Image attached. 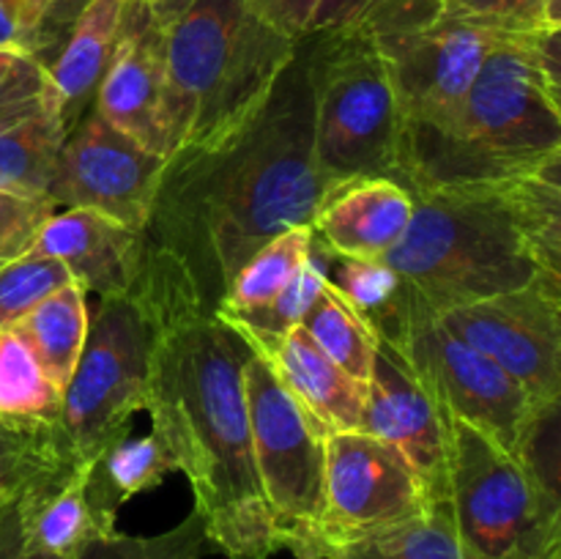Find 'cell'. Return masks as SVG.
Segmentation results:
<instances>
[{
    "label": "cell",
    "instance_id": "cell-1",
    "mask_svg": "<svg viewBox=\"0 0 561 559\" xmlns=\"http://www.w3.org/2000/svg\"><path fill=\"white\" fill-rule=\"evenodd\" d=\"M332 190L312 151V88L305 38L266 104L211 148L164 159L146 244L175 258L208 310L268 239L312 225Z\"/></svg>",
    "mask_w": 561,
    "mask_h": 559
},
{
    "label": "cell",
    "instance_id": "cell-2",
    "mask_svg": "<svg viewBox=\"0 0 561 559\" xmlns=\"http://www.w3.org/2000/svg\"><path fill=\"white\" fill-rule=\"evenodd\" d=\"M146 261L162 312L146 406L153 433L190 480L208 546L268 559L279 546L252 460L241 378L250 343L203 305L175 258L146 244Z\"/></svg>",
    "mask_w": 561,
    "mask_h": 559
},
{
    "label": "cell",
    "instance_id": "cell-3",
    "mask_svg": "<svg viewBox=\"0 0 561 559\" xmlns=\"http://www.w3.org/2000/svg\"><path fill=\"white\" fill-rule=\"evenodd\" d=\"M559 170L414 190V217L383 261L436 316L513 290H561Z\"/></svg>",
    "mask_w": 561,
    "mask_h": 559
},
{
    "label": "cell",
    "instance_id": "cell-4",
    "mask_svg": "<svg viewBox=\"0 0 561 559\" xmlns=\"http://www.w3.org/2000/svg\"><path fill=\"white\" fill-rule=\"evenodd\" d=\"M561 168L559 31L507 36L485 55L453 124L403 148L409 192Z\"/></svg>",
    "mask_w": 561,
    "mask_h": 559
},
{
    "label": "cell",
    "instance_id": "cell-5",
    "mask_svg": "<svg viewBox=\"0 0 561 559\" xmlns=\"http://www.w3.org/2000/svg\"><path fill=\"white\" fill-rule=\"evenodd\" d=\"M296 47L247 0H192L164 22V159L241 129L266 104Z\"/></svg>",
    "mask_w": 561,
    "mask_h": 559
},
{
    "label": "cell",
    "instance_id": "cell-6",
    "mask_svg": "<svg viewBox=\"0 0 561 559\" xmlns=\"http://www.w3.org/2000/svg\"><path fill=\"white\" fill-rule=\"evenodd\" d=\"M312 88V151L329 186L356 179L400 184V113L389 69L362 27L305 36Z\"/></svg>",
    "mask_w": 561,
    "mask_h": 559
},
{
    "label": "cell",
    "instance_id": "cell-7",
    "mask_svg": "<svg viewBox=\"0 0 561 559\" xmlns=\"http://www.w3.org/2000/svg\"><path fill=\"white\" fill-rule=\"evenodd\" d=\"M449 513L463 559H561L557 482L485 433L449 420Z\"/></svg>",
    "mask_w": 561,
    "mask_h": 559
},
{
    "label": "cell",
    "instance_id": "cell-8",
    "mask_svg": "<svg viewBox=\"0 0 561 559\" xmlns=\"http://www.w3.org/2000/svg\"><path fill=\"white\" fill-rule=\"evenodd\" d=\"M162 312L148 261L124 296L99 299L88 316L80 362L64 389L60 433L77 460L96 455L126 436L131 414L146 411L153 345Z\"/></svg>",
    "mask_w": 561,
    "mask_h": 559
},
{
    "label": "cell",
    "instance_id": "cell-9",
    "mask_svg": "<svg viewBox=\"0 0 561 559\" xmlns=\"http://www.w3.org/2000/svg\"><path fill=\"white\" fill-rule=\"evenodd\" d=\"M241 378L252 460L279 551H290L296 559H318L327 433L307 417L261 351L252 349Z\"/></svg>",
    "mask_w": 561,
    "mask_h": 559
},
{
    "label": "cell",
    "instance_id": "cell-10",
    "mask_svg": "<svg viewBox=\"0 0 561 559\" xmlns=\"http://www.w3.org/2000/svg\"><path fill=\"white\" fill-rule=\"evenodd\" d=\"M447 420H460L520 460H535V442L551 417L491 356L449 334L414 296L409 327L394 345Z\"/></svg>",
    "mask_w": 561,
    "mask_h": 559
},
{
    "label": "cell",
    "instance_id": "cell-11",
    "mask_svg": "<svg viewBox=\"0 0 561 559\" xmlns=\"http://www.w3.org/2000/svg\"><path fill=\"white\" fill-rule=\"evenodd\" d=\"M370 36V33H367ZM510 33L438 16L370 36L389 69L403 148L436 137L458 115L485 55Z\"/></svg>",
    "mask_w": 561,
    "mask_h": 559
},
{
    "label": "cell",
    "instance_id": "cell-12",
    "mask_svg": "<svg viewBox=\"0 0 561 559\" xmlns=\"http://www.w3.org/2000/svg\"><path fill=\"white\" fill-rule=\"evenodd\" d=\"M433 504L409 460L362 431L329 433L318 559L420 518Z\"/></svg>",
    "mask_w": 561,
    "mask_h": 559
},
{
    "label": "cell",
    "instance_id": "cell-13",
    "mask_svg": "<svg viewBox=\"0 0 561 559\" xmlns=\"http://www.w3.org/2000/svg\"><path fill=\"white\" fill-rule=\"evenodd\" d=\"M436 321L502 365L546 417L561 398V290L535 285L436 312Z\"/></svg>",
    "mask_w": 561,
    "mask_h": 559
},
{
    "label": "cell",
    "instance_id": "cell-14",
    "mask_svg": "<svg viewBox=\"0 0 561 559\" xmlns=\"http://www.w3.org/2000/svg\"><path fill=\"white\" fill-rule=\"evenodd\" d=\"M164 157L115 129L96 107L66 135L47 197L55 206L88 208L131 230H146Z\"/></svg>",
    "mask_w": 561,
    "mask_h": 559
},
{
    "label": "cell",
    "instance_id": "cell-15",
    "mask_svg": "<svg viewBox=\"0 0 561 559\" xmlns=\"http://www.w3.org/2000/svg\"><path fill=\"white\" fill-rule=\"evenodd\" d=\"M359 431L392 444L420 477L431 504L449 502V420L392 345L378 340Z\"/></svg>",
    "mask_w": 561,
    "mask_h": 559
},
{
    "label": "cell",
    "instance_id": "cell-16",
    "mask_svg": "<svg viewBox=\"0 0 561 559\" xmlns=\"http://www.w3.org/2000/svg\"><path fill=\"white\" fill-rule=\"evenodd\" d=\"M164 22L148 0H124L118 44L93 107L146 151L168 153L162 126Z\"/></svg>",
    "mask_w": 561,
    "mask_h": 559
},
{
    "label": "cell",
    "instance_id": "cell-17",
    "mask_svg": "<svg viewBox=\"0 0 561 559\" xmlns=\"http://www.w3.org/2000/svg\"><path fill=\"white\" fill-rule=\"evenodd\" d=\"M25 255L64 263L69 277L99 299L124 296L140 277L146 236L88 208L49 214Z\"/></svg>",
    "mask_w": 561,
    "mask_h": 559
},
{
    "label": "cell",
    "instance_id": "cell-18",
    "mask_svg": "<svg viewBox=\"0 0 561 559\" xmlns=\"http://www.w3.org/2000/svg\"><path fill=\"white\" fill-rule=\"evenodd\" d=\"M222 318V316H219ZM225 321V318H222ZM230 323V321H228ZM247 343L261 351L301 409L323 433L359 431L365 409L367 381L348 376L327 351L310 338L305 323H296L283 334H255L230 323Z\"/></svg>",
    "mask_w": 561,
    "mask_h": 559
},
{
    "label": "cell",
    "instance_id": "cell-19",
    "mask_svg": "<svg viewBox=\"0 0 561 559\" xmlns=\"http://www.w3.org/2000/svg\"><path fill=\"white\" fill-rule=\"evenodd\" d=\"M414 217V195L394 179L332 186L312 217V233L332 255L387 258Z\"/></svg>",
    "mask_w": 561,
    "mask_h": 559
},
{
    "label": "cell",
    "instance_id": "cell-20",
    "mask_svg": "<svg viewBox=\"0 0 561 559\" xmlns=\"http://www.w3.org/2000/svg\"><path fill=\"white\" fill-rule=\"evenodd\" d=\"M88 460L66 466L36 480L16 499L11 513L27 551L77 559L88 543L104 537V529L88 504Z\"/></svg>",
    "mask_w": 561,
    "mask_h": 559
},
{
    "label": "cell",
    "instance_id": "cell-21",
    "mask_svg": "<svg viewBox=\"0 0 561 559\" xmlns=\"http://www.w3.org/2000/svg\"><path fill=\"white\" fill-rule=\"evenodd\" d=\"M124 0H91L47 64V88L66 135L93 107L118 44Z\"/></svg>",
    "mask_w": 561,
    "mask_h": 559
},
{
    "label": "cell",
    "instance_id": "cell-22",
    "mask_svg": "<svg viewBox=\"0 0 561 559\" xmlns=\"http://www.w3.org/2000/svg\"><path fill=\"white\" fill-rule=\"evenodd\" d=\"M170 471H179L173 455L153 431L140 438L121 436L102 455H96L88 469L85 493L104 535L118 532L115 529L118 510L129 499L162 486Z\"/></svg>",
    "mask_w": 561,
    "mask_h": 559
},
{
    "label": "cell",
    "instance_id": "cell-23",
    "mask_svg": "<svg viewBox=\"0 0 561 559\" xmlns=\"http://www.w3.org/2000/svg\"><path fill=\"white\" fill-rule=\"evenodd\" d=\"M64 140L66 129L49 88L38 104L0 118V190L47 195Z\"/></svg>",
    "mask_w": 561,
    "mask_h": 559
},
{
    "label": "cell",
    "instance_id": "cell-24",
    "mask_svg": "<svg viewBox=\"0 0 561 559\" xmlns=\"http://www.w3.org/2000/svg\"><path fill=\"white\" fill-rule=\"evenodd\" d=\"M329 285L387 345H398L414 310V290L383 258H329Z\"/></svg>",
    "mask_w": 561,
    "mask_h": 559
},
{
    "label": "cell",
    "instance_id": "cell-25",
    "mask_svg": "<svg viewBox=\"0 0 561 559\" xmlns=\"http://www.w3.org/2000/svg\"><path fill=\"white\" fill-rule=\"evenodd\" d=\"M85 296V290L71 280L14 323L60 392L69 384L88 338Z\"/></svg>",
    "mask_w": 561,
    "mask_h": 559
},
{
    "label": "cell",
    "instance_id": "cell-26",
    "mask_svg": "<svg viewBox=\"0 0 561 559\" xmlns=\"http://www.w3.org/2000/svg\"><path fill=\"white\" fill-rule=\"evenodd\" d=\"M64 392L53 384L20 329H0V422L60 427Z\"/></svg>",
    "mask_w": 561,
    "mask_h": 559
},
{
    "label": "cell",
    "instance_id": "cell-27",
    "mask_svg": "<svg viewBox=\"0 0 561 559\" xmlns=\"http://www.w3.org/2000/svg\"><path fill=\"white\" fill-rule=\"evenodd\" d=\"M312 225H296L268 239L261 250L252 252L250 261L236 272L228 294L214 310L250 312L268 305L290 280L299 274L310 258Z\"/></svg>",
    "mask_w": 561,
    "mask_h": 559
},
{
    "label": "cell",
    "instance_id": "cell-28",
    "mask_svg": "<svg viewBox=\"0 0 561 559\" xmlns=\"http://www.w3.org/2000/svg\"><path fill=\"white\" fill-rule=\"evenodd\" d=\"M80 460L60 427H22L0 422V515L36 480Z\"/></svg>",
    "mask_w": 561,
    "mask_h": 559
},
{
    "label": "cell",
    "instance_id": "cell-29",
    "mask_svg": "<svg viewBox=\"0 0 561 559\" xmlns=\"http://www.w3.org/2000/svg\"><path fill=\"white\" fill-rule=\"evenodd\" d=\"M327 559H463V554L455 535L449 502H438L420 518L337 548Z\"/></svg>",
    "mask_w": 561,
    "mask_h": 559
},
{
    "label": "cell",
    "instance_id": "cell-30",
    "mask_svg": "<svg viewBox=\"0 0 561 559\" xmlns=\"http://www.w3.org/2000/svg\"><path fill=\"white\" fill-rule=\"evenodd\" d=\"M305 329L310 338L327 351L329 360L337 362L348 376L367 381L376 356L378 338L359 316L348 307V301L329 285L312 301L310 312L305 316Z\"/></svg>",
    "mask_w": 561,
    "mask_h": 559
},
{
    "label": "cell",
    "instance_id": "cell-31",
    "mask_svg": "<svg viewBox=\"0 0 561 559\" xmlns=\"http://www.w3.org/2000/svg\"><path fill=\"white\" fill-rule=\"evenodd\" d=\"M329 258L332 252L316 239L312 233V247L310 258L305 261V266L299 269L294 280L274 296L268 305L255 307L250 312H228V310H214L217 316H222L225 321L236 323V327H244L255 334H283L290 327L305 321V316L310 312L312 301L318 299V294L323 290L329 280Z\"/></svg>",
    "mask_w": 561,
    "mask_h": 559
},
{
    "label": "cell",
    "instance_id": "cell-32",
    "mask_svg": "<svg viewBox=\"0 0 561 559\" xmlns=\"http://www.w3.org/2000/svg\"><path fill=\"white\" fill-rule=\"evenodd\" d=\"M206 548V526L201 515L192 510L179 526L159 535L137 537L113 532V535L96 537L82 548L77 559H201Z\"/></svg>",
    "mask_w": 561,
    "mask_h": 559
},
{
    "label": "cell",
    "instance_id": "cell-33",
    "mask_svg": "<svg viewBox=\"0 0 561 559\" xmlns=\"http://www.w3.org/2000/svg\"><path fill=\"white\" fill-rule=\"evenodd\" d=\"M442 11L510 36L561 31V0H442Z\"/></svg>",
    "mask_w": 561,
    "mask_h": 559
},
{
    "label": "cell",
    "instance_id": "cell-34",
    "mask_svg": "<svg viewBox=\"0 0 561 559\" xmlns=\"http://www.w3.org/2000/svg\"><path fill=\"white\" fill-rule=\"evenodd\" d=\"M71 283L64 263L53 258L22 255L0 266V329L20 323L38 301Z\"/></svg>",
    "mask_w": 561,
    "mask_h": 559
},
{
    "label": "cell",
    "instance_id": "cell-35",
    "mask_svg": "<svg viewBox=\"0 0 561 559\" xmlns=\"http://www.w3.org/2000/svg\"><path fill=\"white\" fill-rule=\"evenodd\" d=\"M58 212L47 195H22L0 190V266L31 250L49 214Z\"/></svg>",
    "mask_w": 561,
    "mask_h": 559
},
{
    "label": "cell",
    "instance_id": "cell-36",
    "mask_svg": "<svg viewBox=\"0 0 561 559\" xmlns=\"http://www.w3.org/2000/svg\"><path fill=\"white\" fill-rule=\"evenodd\" d=\"M47 96V69L22 49H0V118L22 113Z\"/></svg>",
    "mask_w": 561,
    "mask_h": 559
},
{
    "label": "cell",
    "instance_id": "cell-37",
    "mask_svg": "<svg viewBox=\"0 0 561 559\" xmlns=\"http://www.w3.org/2000/svg\"><path fill=\"white\" fill-rule=\"evenodd\" d=\"M44 9L36 0H0V49L36 53V33Z\"/></svg>",
    "mask_w": 561,
    "mask_h": 559
},
{
    "label": "cell",
    "instance_id": "cell-38",
    "mask_svg": "<svg viewBox=\"0 0 561 559\" xmlns=\"http://www.w3.org/2000/svg\"><path fill=\"white\" fill-rule=\"evenodd\" d=\"M252 14L279 31L283 36L301 42L310 31V20L316 14L318 0H247Z\"/></svg>",
    "mask_w": 561,
    "mask_h": 559
},
{
    "label": "cell",
    "instance_id": "cell-39",
    "mask_svg": "<svg viewBox=\"0 0 561 559\" xmlns=\"http://www.w3.org/2000/svg\"><path fill=\"white\" fill-rule=\"evenodd\" d=\"M91 0H49L47 11H44L42 22H38V33H36V58L42 60L44 69L53 60L55 49L60 47L64 36L69 33V27L75 25V20L80 16V11Z\"/></svg>",
    "mask_w": 561,
    "mask_h": 559
},
{
    "label": "cell",
    "instance_id": "cell-40",
    "mask_svg": "<svg viewBox=\"0 0 561 559\" xmlns=\"http://www.w3.org/2000/svg\"><path fill=\"white\" fill-rule=\"evenodd\" d=\"M378 3H381V0H318L307 36H310V33L356 27L362 20H365L367 11Z\"/></svg>",
    "mask_w": 561,
    "mask_h": 559
},
{
    "label": "cell",
    "instance_id": "cell-41",
    "mask_svg": "<svg viewBox=\"0 0 561 559\" xmlns=\"http://www.w3.org/2000/svg\"><path fill=\"white\" fill-rule=\"evenodd\" d=\"M11 507H14V504H11ZM11 507L0 515V559H58V557H49V554L27 551V548L22 546Z\"/></svg>",
    "mask_w": 561,
    "mask_h": 559
},
{
    "label": "cell",
    "instance_id": "cell-42",
    "mask_svg": "<svg viewBox=\"0 0 561 559\" xmlns=\"http://www.w3.org/2000/svg\"><path fill=\"white\" fill-rule=\"evenodd\" d=\"M190 3H192V0H164V3L157 9L159 20H162V22L173 20V16H179L181 11H184Z\"/></svg>",
    "mask_w": 561,
    "mask_h": 559
},
{
    "label": "cell",
    "instance_id": "cell-43",
    "mask_svg": "<svg viewBox=\"0 0 561 559\" xmlns=\"http://www.w3.org/2000/svg\"><path fill=\"white\" fill-rule=\"evenodd\" d=\"M36 3H38V5H42V9H44V11H47V5H49V0H36ZM42 16H44V14H42Z\"/></svg>",
    "mask_w": 561,
    "mask_h": 559
},
{
    "label": "cell",
    "instance_id": "cell-44",
    "mask_svg": "<svg viewBox=\"0 0 561 559\" xmlns=\"http://www.w3.org/2000/svg\"><path fill=\"white\" fill-rule=\"evenodd\" d=\"M148 3H151V5H153V9H159V5H162V3H164V0H148Z\"/></svg>",
    "mask_w": 561,
    "mask_h": 559
}]
</instances>
